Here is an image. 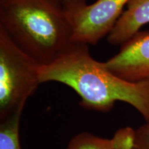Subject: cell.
Listing matches in <instances>:
<instances>
[{
	"instance_id": "8",
	"label": "cell",
	"mask_w": 149,
	"mask_h": 149,
	"mask_svg": "<svg viewBox=\"0 0 149 149\" xmlns=\"http://www.w3.org/2000/svg\"><path fill=\"white\" fill-rule=\"evenodd\" d=\"M66 149H118V147L115 137L109 139L84 132L72 137Z\"/></svg>"
},
{
	"instance_id": "4",
	"label": "cell",
	"mask_w": 149,
	"mask_h": 149,
	"mask_svg": "<svg viewBox=\"0 0 149 149\" xmlns=\"http://www.w3.org/2000/svg\"><path fill=\"white\" fill-rule=\"evenodd\" d=\"M130 0H64V6L72 27V42L96 45L107 37Z\"/></svg>"
},
{
	"instance_id": "10",
	"label": "cell",
	"mask_w": 149,
	"mask_h": 149,
	"mask_svg": "<svg viewBox=\"0 0 149 149\" xmlns=\"http://www.w3.org/2000/svg\"><path fill=\"white\" fill-rule=\"evenodd\" d=\"M133 149H149V122H146L135 130Z\"/></svg>"
},
{
	"instance_id": "5",
	"label": "cell",
	"mask_w": 149,
	"mask_h": 149,
	"mask_svg": "<svg viewBox=\"0 0 149 149\" xmlns=\"http://www.w3.org/2000/svg\"><path fill=\"white\" fill-rule=\"evenodd\" d=\"M105 64L112 72L127 81H149V31L136 33Z\"/></svg>"
},
{
	"instance_id": "9",
	"label": "cell",
	"mask_w": 149,
	"mask_h": 149,
	"mask_svg": "<svg viewBox=\"0 0 149 149\" xmlns=\"http://www.w3.org/2000/svg\"><path fill=\"white\" fill-rule=\"evenodd\" d=\"M114 137L117 142L118 149H133L135 146V130L127 127L116 132Z\"/></svg>"
},
{
	"instance_id": "6",
	"label": "cell",
	"mask_w": 149,
	"mask_h": 149,
	"mask_svg": "<svg viewBox=\"0 0 149 149\" xmlns=\"http://www.w3.org/2000/svg\"><path fill=\"white\" fill-rule=\"evenodd\" d=\"M148 23L149 0H130L126 9L107 37V42L113 46L122 45Z\"/></svg>"
},
{
	"instance_id": "3",
	"label": "cell",
	"mask_w": 149,
	"mask_h": 149,
	"mask_svg": "<svg viewBox=\"0 0 149 149\" xmlns=\"http://www.w3.org/2000/svg\"><path fill=\"white\" fill-rule=\"evenodd\" d=\"M40 66L0 26V122L22 113L41 84Z\"/></svg>"
},
{
	"instance_id": "2",
	"label": "cell",
	"mask_w": 149,
	"mask_h": 149,
	"mask_svg": "<svg viewBox=\"0 0 149 149\" xmlns=\"http://www.w3.org/2000/svg\"><path fill=\"white\" fill-rule=\"evenodd\" d=\"M0 26L40 65L51 64L72 43L64 0H0Z\"/></svg>"
},
{
	"instance_id": "1",
	"label": "cell",
	"mask_w": 149,
	"mask_h": 149,
	"mask_svg": "<svg viewBox=\"0 0 149 149\" xmlns=\"http://www.w3.org/2000/svg\"><path fill=\"white\" fill-rule=\"evenodd\" d=\"M41 84L56 81L68 86L86 109L110 111L115 102H126L149 122V81L132 82L112 72L105 62L91 56L88 44L72 42L55 61L40 65Z\"/></svg>"
},
{
	"instance_id": "7",
	"label": "cell",
	"mask_w": 149,
	"mask_h": 149,
	"mask_svg": "<svg viewBox=\"0 0 149 149\" xmlns=\"http://www.w3.org/2000/svg\"><path fill=\"white\" fill-rule=\"evenodd\" d=\"M22 113L0 122V149H22L19 124Z\"/></svg>"
}]
</instances>
